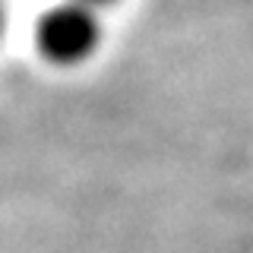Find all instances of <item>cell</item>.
Wrapping results in <instances>:
<instances>
[{"label": "cell", "instance_id": "cell-1", "mask_svg": "<svg viewBox=\"0 0 253 253\" xmlns=\"http://www.w3.org/2000/svg\"><path fill=\"white\" fill-rule=\"evenodd\" d=\"M38 51L57 67H76L89 60L101 42V26L95 6L79 0H63L42 13L35 26Z\"/></svg>", "mask_w": 253, "mask_h": 253}, {"label": "cell", "instance_id": "cell-2", "mask_svg": "<svg viewBox=\"0 0 253 253\" xmlns=\"http://www.w3.org/2000/svg\"><path fill=\"white\" fill-rule=\"evenodd\" d=\"M79 3H89V6H101V3H111V0H79Z\"/></svg>", "mask_w": 253, "mask_h": 253}, {"label": "cell", "instance_id": "cell-3", "mask_svg": "<svg viewBox=\"0 0 253 253\" xmlns=\"http://www.w3.org/2000/svg\"><path fill=\"white\" fill-rule=\"evenodd\" d=\"M0 29H3V0H0Z\"/></svg>", "mask_w": 253, "mask_h": 253}]
</instances>
